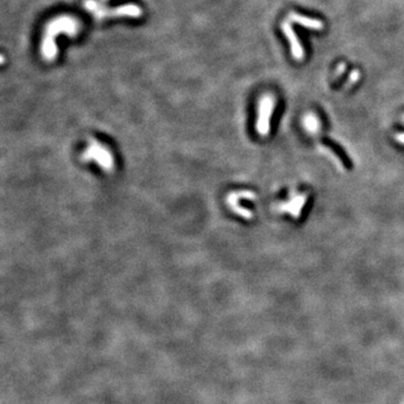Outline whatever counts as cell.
Wrapping results in <instances>:
<instances>
[{"label":"cell","mask_w":404,"mask_h":404,"mask_svg":"<svg viewBox=\"0 0 404 404\" xmlns=\"http://www.w3.org/2000/svg\"><path fill=\"white\" fill-rule=\"evenodd\" d=\"M81 31V24L76 17L70 15H61L47 22L41 44V53L45 61H54L58 56V47L55 38L60 33L75 37Z\"/></svg>","instance_id":"cell-1"},{"label":"cell","mask_w":404,"mask_h":404,"mask_svg":"<svg viewBox=\"0 0 404 404\" xmlns=\"http://www.w3.org/2000/svg\"><path fill=\"white\" fill-rule=\"evenodd\" d=\"M82 160L93 163L106 173H111L116 168L115 157L106 144L97 139H90L82 153Z\"/></svg>","instance_id":"cell-2"},{"label":"cell","mask_w":404,"mask_h":404,"mask_svg":"<svg viewBox=\"0 0 404 404\" xmlns=\"http://www.w3.org/2000/svg\"><path fill=\"white\" fill-rule=\"evenodd\" d=\"M84 8L92 14L96 19L102 20L108 17H130V18H138L143 15L140 7L134 4H127L118 6L115 8H108L99 4L96 0H85Z\"/></svg>","instance_id":"cell-3"},{"label":"cell","mask_w":404,"mask_h":404,"mask_svg":"<svg viewBox=\"0 0 404 404\" xmlns=\"http://www.w3.org/2000/svg\"><path fill=\"white\" fill-rule=\"evenodd\" d=\"M275 108V98L272 94H264L262 97L257 109V121H256V130L265 137L271 130V118Z\"/></svg>","instance_id":"cell-4"},{"label":"cell","mask_w":404,"mask_h":404,"mask_svg":"<svg viewBox=\"0 0 404 404\" xmlns=\"http://www.w3.org/2000/svg\"><path fill=\"white\" fill-rule=\"evenodd\" d=\"M256 196L255 193L252 191L243 190V191H237V192H231L229 193L228 198H227V203H228L229 208L237 213L240 217L244 219H252L253 218V212L250 211L249 209L245 208L244 206L240 203L241 200H248L252 201L255 200Z\"/></svg>","instance_id":"cell-5"},{"label":"cell","mask_w":404,"mask_h":404,"mask_svg":"<svg viewBox=\"0 0 404 404\" xmlns=\"http://www.w3.org/2000/svg\"><path fill=\"white\" fill-rule=\"evenodd\" d=\"M306 200H308V195H306V193L292 192L291 195H290L289 200L278 204L277 210L281 212H288L290 215H292L293 218L298 219L300 218L301 211H302Z\"/></svg>","instance_id":"cell-6"},{"label":"cell","mask_w":404,"mask_h":404,"mask_svg":"<svg viewBox=\"0 0 404 404\" xmlns=\"http://www.w3.org/2000/svg\"><path fill=\"white\" fill-rule=\"evenodd\" d=\"M282 31L284 33V35L287 36L288 41L290 42V46H291V53H292L293 59L298 60V61L303 60L304 51H303L302 45H301L297 34H295V32L293 30V27L291 26V24H290L288 20L282 22Z\"/></svg>","instance_id":"cell-7"},{"label":"cell","mask_w":404,"mask_h":404,"mask_svg":"<svg viewBox=\"0 0 404 404\" xmlns=\"http://www.w3.org/2000/svg\"><path fill=\"white\" fill-rule=\"evenodd\" d=\"M289 20L295 22V24L303 26L305 28H309V30H314V31H322L324 27L323 22L321 20L316 19V18H310V17H305L302 15H299L297 13L290 14Z\"/></svg>","instance_id":"cell-8"},{"label":"cell","mask_w":404,"mask_h":404,"mask_svg":"<svg viewBox=\"0 0 404 404\" xmlns=\"http://www.w3.org/2000/svg\"><path fill=\"white\" fill-rule=\"evenodd\" d=\"M304 127L308 129L311 134L317 135L318 132H319L320 125H319V122H318L316 116L309 115V116H306L304 119Z\"/></svg>","instance_id":"cell-9"},{"label":"cell","mask_w":404,"mask_h":404,"mask_svg":"<svg viewBox=\"0 0 404 404\" xmlns=\"http://www.w3.org/2000/svg\"><path fill=\"white\" fill-rule=\"evenodd\" d=\"M360 77H361L360 72H358V71H354V72L351 73V77L349 78V80H350V81H352V82H355V81L357 80V79L360 78Z\"/></svg>","instance_id":"cell-10"},{"label":"cell","mask_w":404,"mask_h":404,"mask_svg":"<svg viewBox=\"0 0 404 404\" xmlns=\"http://www.w3.org/2000/svg\"><path fill=\"white\" fill-rule=\"evenodd\" d=\"M395 139L399 141L400 144H402V145H404V133H399L397 134L396 136H395Z\"/></svg>","instance_id":"cell-11"},{"label":"cell","mask_w":404,"mask_h":404,"mask_svg":"<svg viewBox=\"0 0 404 404\" xmlns=\"http://www.w3.org/2000/svg\"><path fill=\"white\" fill-rule=\"evenodd\" d=\"M345 67H346V65L343 63V64H340L339 66H338V69H337V76H340L341 73L344 72V70H345Z\"/></svg>","instance_id":"cell-12"},{"label":"cell","mask_w":404,"mask_h":404,"mask_svg":"<svg viewBox=\"0 0 404 404\" xmlns=\"http://www.w3.org/2000/svg\"><path fill=\"white\" fill-rule=\"evenodd\" d=\"M403 121H404V116H403Z\"/></svg>","instance_id":"cell-13"}]
</instances>
